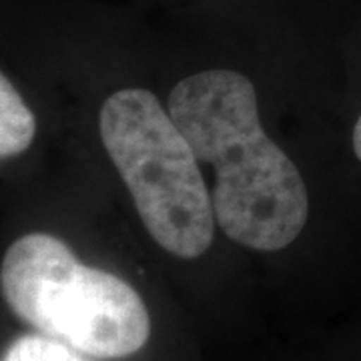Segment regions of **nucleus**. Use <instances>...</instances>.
Instances as JSON below:
<instances>
[{
    "label": "nucleus",
    "instance_id": "f03ea898",
    "mask_svg": "<svg viewBox=\"0 0 361 361\" xmlns=\"http://www.w3.org/2000/svg\"><path fill=\"white\" fill-rule=\"evenodd\" d=\"M0 289L23 322L90 357H129L151 336L141 295L113 273L80 263L49 233H28L8 247Z\"/></svg>",
    "mask_w": 361,
    "mask_h": 361
},
{
    "label": "nucleus",
    "instance_id": "7ed1b4c3",
    "mask_svg": "<svg viewBox=\"0 0 361 361\" xmlns=\"http://www.w3.org/2000/svg\"><path fill=\"white\" fill-rule=\"evenodd\" d=\"M99 129L151 237L177 257L203 255L215 231L213 201L191 142L155 94L145 89L111 94Z\"/></svg>",
    "mask_w": 361,
    "mask_h": 361
},
{
    "label": "nucleus",
    "instance_id": "39448f33",
    "mask_svg": "<svg viewBox=\"0 0 361 361\" xmlns=\"http://www.w3.org/2000/svg\"><path fill=\"white\" fill-rule=\"evenodd\" d=\"M0 361H87L80 351L52 337L23 336L14 339Z\"/></svg>",
    "mask_w": 361,
    "mask_h": 361
},
{
    "label": "nucleus",
    "instance_id": "f257e3e1",
    "mask_svg": "<svg viewBox=\"0 0 361 361\" xmlns=\"http://www.w3.org/2000/svg\"><path fill=\"white\" fill-rule=\"evenodd\" d=\"M169 115L215 167L211 201L223 233L255 251L291 245L307 223V189L261 127L253 82L229 68L197 73L171 90Z\"/></svg>",
    "mask_w": 361,
    "mask_h": 361
},
{
    "label": "nucleus",
    "instance_id": "423d86ee",
    "mask_svg": "<svg viewBox=\"0 0 361 361\" xmlns=\"http://www.w3.org/2000/svg\"><path fill=\"white\" fill-rule=\"evenodd\" d=\"M353 151H355V155L361 161V116L357 118L355 129H353Z\"/></svg>",
    "mask_w": 361,
    "mask_h": 361
},
{
    "label": "nucleus",
    "instance_id": "20e7f679",
    "mask_svg": "<svg viewBox=\"0 0 361 361\" xmlns=\"http://www.w3.org/2000/svg\"><path fill=\"white\" fill-rule=\"evenodd\" d=\"M37 135V121L14 85L0 73V161L25 153Z\"/></svg>",
    "mask_w": 361,
    "mask_h": 361
}]
</instances>
